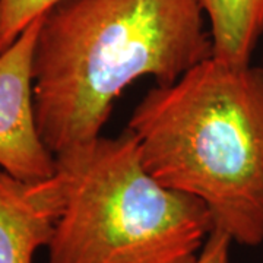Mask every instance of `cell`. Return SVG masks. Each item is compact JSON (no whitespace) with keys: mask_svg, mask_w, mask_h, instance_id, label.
<instances>
[{"mask_svg":"<svg viewBox=\"0 0 263 263\" xmlns=\"http://www.w3.org/2000/svg\"><path fill=\"white\" fill-rule=\"evenodd\" d=\"M197 0H63L44 15L32 76L38 133L56 157L103 136L141 78L176 82L212 56Z\"/></svg>","mask_w":263,"mask_h":263,"instance_id":"cell-1","label":"cell"},{"mask_svg":"<svg viewBox=\"0 0 263 263\" xmlns=\"http://www.w3.org/2000/svg\"><path fill=\"white\" fill-rule=\"evenodd\" d=\"M127 129L162 186L197 197L233 243H263V67L215 57L157 85Z\"/></svg>","mask_w":263,"mask_h":263,"instance_id":"cell-2","label":"cell"},{"mask_svg":"<svg viewBox=\"0 0 263 263\" xmlns=\"http://www.w3.org/2000/svg\"><path fill=\"white\" fill-rule=\"evenodd\" d=\"M54 158L63 197L48 263L196 262L214 230L208 208L154 179L129 129Z\"/></svg>","mask_w":263,"mask_h":263,"instance_id":"cell-3","label":"cell"},{"mask_svg":"<svg viewBox=\"0 0 263 263\" xmlns=\"http://www.w3.org/2000/svg\"><path fill=\"white\" fill-rule=\"evenodd\" d=\"M43 18L0 53V168L27 181L56 173V158L38 133L32 91L34 50Z\"/></svg>","mask_w":263,"mask_h":263,"instance_id":"cell-4","label":"cell"},{"mask_svg":"<svg viewBox=\"0 0 263 263\" xmlns=\"http://www.w3.org/2000/svg\"><path fill=\"white\" fill-rule=\"evenodd\" d=\"M62 197L56 173L27 181L0 168V263L34 262L51 240Z\"/></svg>","mask_w":263,"mask_h":263,"instance_id":"cell-5","label":"cell"},{"mask_svg":"<svg viewBox=\"0 0 263 263\" xmlns=\"http://www.w3.org/2000/svg\"><path fill=\"white\" fill-rule=\"evenodd\" d=\"M209 21L212 57L250 65L263 35V0H197Z\"/></svg>","mask_w":263,"mask_h":263,"instance_id":"cell-6","label":"cell"},{"mask_svg":"<svg viewBox=\"0 0 263 263\" xmlns=\"http://www.w3.org/2000/svg\"><path fill=\"white\" fill-rule=\"evenodd\" d=\"M63 0H0V53L16 41L29 25Z\"/></svg>","mask_w":263,"mask_h":263,"instance_id":"cell-7","label":"cell"},{"mask_svg":"<svg viewBox=\"0 0 263 263\" xmlns=\"http://www.w3.org/2000/svg\"><path fill=\"white\" fill-rule=\"evenodd\" d=\"M231 245L233 240L230 235L221 230L214 228L195 263H231L230 259Z\"/></svg>","mask_w":263,"mask_h":263,"instance_id":"cell-8","label":"cell"}]
</instances>
